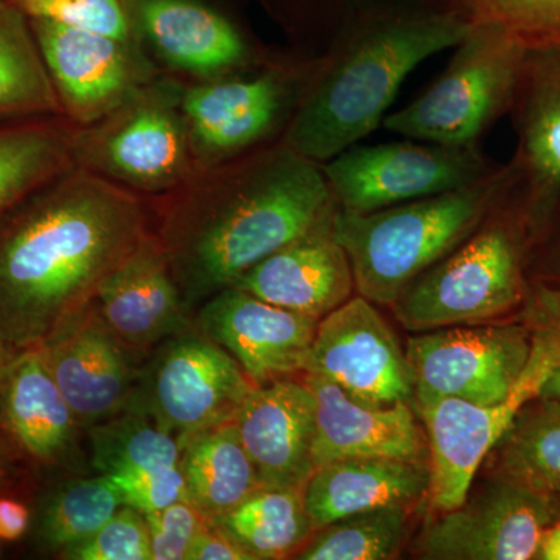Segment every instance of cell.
Here are the masks:
<instances>
[{"label":"cell","instance_id":"cell-12","mask_svg":"<svg viewBox=\"0 0 560 560\" xmlns=\"http://www.w3.org/2000/svg\"><path fill=\"white\" fill-rule=\"evenodd\" d=\"M501 164L478 145L433 142L352 145L320 164L338 209L368 213L470 186Z\"/></svg>","mask_w":560,"mask_h":560},{"label":"cell","instance_id":"cell-20","mask_svg":"<svg viewBox=\"0 0 560 560\" xmlns=\"http://www.w3.org/2000/svg\"><path fill=\"white\" fill-rule=\"evenodd\" d=\"M234 422L264 488L304 489L316 469V400L301 378L256 386Z\"/></svg>","mask_w":560,"mask_h":560},{"label":"cell","instance_id":"cell-32","mask_svg":"<svg viewBox=\"0 0 560 560\" xmlns=\"http://www.w3.org/2000/svg\"><path fill=\"white\" fill-rule=\"evenodd\" d=\"M91 464L98 475L142 474L179 467L178 438L149 416L124 411L86 430Z\"/></svg>","mask_w":560,"mask_h":560},{"label":"cell","instance_id":"cell-21","mask_svg":"<svg viewBox=\"0 0 560 560\" xmlns=\"http://www.w3.org/2000/svg\"><path fill=\"white\" fill-rule=\"evenodd\" d=\"M0 430L33 463L80 474V425L38 348L18 350L0 383Z\"/></svg>","mask_w":560,"mask_h":560},{"label":"cell","instance_id":"cell-33","mask_svg":"<svg viewBox=\"0 0 560 560\" xmlns=\"http://www.w3.org/2000/svg\"><path fill=\"white\" fill-rule=\"evenodd\" d=\"M411 510L400 506L360 512L315 530L293 559L386 560L399 555Z\"/></svg>","mask_w":560,"mask_h":560},{"label":"cell","instance_id":"cell-46","mask_svg":"<svg viewBox=\"0 0 560 560\" xmlns=\"http://www.w3.org/2000/svg\"><path fill=\"white\" fill-rule=\"evenodd\" d=\"M14 353H16V350L11 349L10 346L0 340V383H2L3 375H5L7 368H9Z\"/></svg>","mask_w":560,"mask_h":560},{"label":"cell","instance_id":"cell-5","mask_svg":"<svg viewBox=\"0 0 560 560\" xmlns=\"http://www.w3.org/2000/svg\"><path fill=\"white\" fill-rule=\"evenodd\" d=\"M534 245L514 184L466 242L405 289L394 315L410 331L528 318Z\"/></svg>","mask_w":560,"mask_h":560},{"label":"cell","instance_id":"cell-15","mask_svg":"<svg viewBox=\"0 0 560 560\" xmlns=\"http://www.w3.org/2000/svg\"><path fill=\"white\" fill-rule=\"evenodd\" d=\"M559 515L555 495L493 471L475 495L427 525L418 548L427 559L530 560L541 534Z\"/></svg>","mask_w":560,"mask_h":560},{"label":"cell","instance_id":"cell-43","mask_svg":"<svg viewBox=\"0 0 560 560\" xmlns=\"http://www.w3.org/2000/svg\"><path fill=\"white\" fill-rule=\"evenodd\" d=\"M536 560H560V515L547 526L540 537Z\"/></svg>","mask_w":560,"mask_h":560},{"label":"cell","instance_id":"cell-28","mask_svg":"<svg viewBox=\"0 0 560 560\" xmlns=\"http://www.w3.org/2000/svg\"><path fill=\"white\" fill-rule=\"evenodd\" d=\"M302 490L261 486L210 523L253 560L293 558L315 533Z\"/></svg>","mask_w":560,"mask_h":560},{"label":"cell","instance_id":"cell-13","mask_svg":"<svg viewBox=\"0 0 560 560\" xmlns=\"http://www.w3.org/2000/svg\"><path fill=\"white\" fill-rule=\"evenodd\" d=\"M530 350L529 318L423 331L407 345L416 407L442 399L501 404L522 377Z\"/></svg>","mask_w":560,"mask_h":560},{"label":"cell","instance_id":"cell-2","mask_svg":"<svg viewBox=\"0 0 560 560\" xmlns=\"http://www.w3.org/2000/svg\"><path fill=\"white\" fill-rule=\"evenodd\" d=\"M147 202L191 315L338 209L320 164L283 142L201 168Z\"/></svg>","mask_w":560,"mask_h":560},{"label":"cell","instance_id":"cell-39","mask_svg":"<svg viewBox=\"0 0 560 560\" xmlns=\"http://www.w3.org/2000/svg\"><path fill=\"white\" fill-rule=\"evenodd\" d=\"M106 478L119 489L125 506L135 508L140 514L162 511L186 500V486L179 467Z\"/></svg>","mask_w":560,"mask_h":560},{"label":"cell","instance_id":"cell-47","mask_svg":"<svg viewBox=\"0 0 560 560\" xmlns=\"http://www.w3.org/2000/svg\"><path fill=\"white\" fill-rule=\"evenodd\" d=\"M556 499H558L559 504H560V495H556Z\"/></svg>","mask_w":560,"mask_h":560},{"label":"cell","instance_id":"cell-14","mask_svg":"<svg viewBox=\"0 0 560 560\" xmlns=\"http://www.w3.org/2000/svg\"><path fill=\"white\" fill-rule=\"evenodd\" d=\"M61 116L84 127L127 102L161 75L131 38L49 20H31Z\"/></svg>","mask_w":560,"mask_h":560},{"label":"cell","instance_id":"cell-42","mask_svg":"<svg viewBox=\"0 0 560 560\" xmlns=\"http://www.w3.org/2000/svg\"><path fill=\"white\" fill-rule=\"evenodd\" d=\"M32 515L22 501L0 497V540L16 541L31 528Z\"/></svg>","mask_w":560,"mask_h":560},{"label":"cell","instance_id":"cell-41","mask_svg":"<svg viewBox=\"0 0 560 560\" xmlns=\"http://www.w3.org/2000/svg\"><path fill=\"white\" fill-rule=\"evenodd\" d=\"M186 560H253L226 534L208 522L191 541Z\"/></svg>","mask_w":560,"mask_h":560},{"label":"cell","instance_id":"cell-45","mask_svg":"<svg viewBox=\"0 0 560 560\" xmlns=\"http://www.w3.org/2000/svg\"><path fill=\"white\" fill-rule=\"evenodd\" d=\"M540 396L560 401V363L548 375L547 381L541 386Z\"/></svg>","mask_w":560,"mask_h":560},{"label":"cell","instance_id":"cell-8","mask_svg":"<svg viewBox=\"0 0 560 560\" xmlns=\"http://www.w3.org/2000/svg\"><path fill=\"white\" fill-rule=\"evenodd\" d=\"M444 72L383 127L442 145H478L514 101L526 49L495 25H471Z\"/></svg>","mask_w":560,"mask_h":560},{"label":"cell","instance_id":"cell-10","mask_svg":"<svg viewBox=\"0 0 560 560\" xmlns=\"http://www.w3.org/2000/svg\"><path fill=\"white\" fill-rule=\"evenodd\" d=\"M128 35L162 73L197 83L257 68L271 51L243 0H117Z\"/></svg>","mask_w":560,"mask_h":560},{"label":"cell","instance_id":"cell-30","mask_svg":"<svg viewBox=\"0 0 560 560\" xmlns=\"http://www.w3.org/2000/svg\"><path fill=\"white\" fill-rule=\"evenodd\" d=\"M493 471L548 495H560V401L523 405L497 442Z\"/></svg>","mask_w":560,"mask_h":560},{"label":"cell","instance_id":"cell-38","mask_svg":"<svg viewBox=\"0 0 560 560\" xmlns=\"http://www.w3.org/2000/svg\"><path fill=\"white\" fill-rule=\"evenodd\" d=\"M143 517L150 529L153 560L186 559L191 541L209 522L186 500Z\"/></svg>","mask_w":560,"mask_h":560},{"label":"cell","instance_id":"cell-35","mask_svg":"<svg viewBox=\"0 0 560 560\" xmlns=\"http://www.w3.org/2000/svg\"><path fill=\"white\" fill-rule=\"evenodd\" d=\"M272 21L293 39L298 50L311 47L312 40L327 44L342 22L357 11L394 0H260ZM326 44V46H327Z\"/></svg>","mask_w":560,"mask_h":560},{"label":"cell","instance_id":"cell-34","mask_svg":"<svg viewBox=\"0 0 560 560\" xmlns=\"http://www.w3.org/2000/svg\"><path fill=\"white\" fill-rule=\"evenodd\" d=\"M471 25H495L525 49H560V0H441Z\"/></svg>","mask_w":560,"mask_h":560},{"label":"cell","instance_id":"cell-1","mask_svg":"<svg viewBox=\"0 0 560 560\" xmlns=\"http://www.w3.org/2000/svg\"><path fill=\"white\" fill-rule=\"evenodd\" d=\"M151 231L149 202L70 165L0 217V340L38 346Z\"/></svg>","mask_w":560,"mask_h":560},{"label":"cell","instance_id":"cell-44","mask_svg":"<svg viewBox=\"0 0 560 560\" xmlns=\"http://www.w3.org/2000/svg\"><path fill=\"white\" fill-rule=\"evenodd\" d=\"M18 452L7 434L0 430V492L7 488L13 474V453Z\"/></svg>","mask_w":560,"mask_h":560},{"label":"cell","instance_id":"cell-16","mask_svg":"<svg viewBox=\"0 0 560 560\" xmlns=\"http://www.w3.org/2000/svg\"><path fill=\"white\" fill-rule=\"evenodd\" d=\"M304 372L326 378L370 407L415 400L407 350L382 313L360 294L319 320Z\"/></svg>","mask_w":560,"mask_h":560},{"label":"cell","instance_id":"cell-40","mask_svg":"<svg viewBox=\"0 0 560 560\" xmlns=\"http://www.w3.org/2000/svg\"><path fill=\"white\" fill-rule=\"evenodd\" d=\"M529 276L541 301L560 318V212L534 245Z\"/></svg>","mask_w":560,"mask_h":560},{"label":"cell","instance_id":"cell-25","mask_svg":"<svg viewBox=\"0 0 560 560\" xmlns=\"http://www.w3.org/2000/svg\"><path fill=\"white\" fill-rule=\"evenodd\" d=\"M429 460L353 458L313 471L305 482V510L318 530L360 512L400 506L412 510L429 499Z\"/></svg>","mask_w":560,"mask_h":560},{"label":"cell","instance_id":"cell-9","mask_svg":"<svg viewBox=\"0 0 560 560\" xmlns=\"http://www.w3.org/2000/svg\"><path fill=\"white\" fill-rule=\"evenodd\" d=\"M528 364L506 400L475 405L442 399L418 408L429 442L431 471L429 504L441 514L460 506L469 495L475 475L490 455L515 415L534 397L560 363V318L537 311Z\"/></svg>","mask_w":560,"mask_h":560},{"label":"cell","instance_id":"cell-7","mask_svg":"<svg viewBox=\"0 0 560 560\" xmlns=\"http://www.w3.org/2000/svg\"><path fill=\"white\" fill-rule=\"evenodd\" d=\"M316 57L275 54L257 68L186 83L184 113L195 167H215L282 142Z\"/></svg>","mask_w":560,"mask_h":560},{"label":"cell","instance_id":"cell-36","mask_svg":"<svg viewBox=\"0 0 560 560\" xmlns=\"http://www.w3.org/2000/svg\"><path fill=\"white\" fill-rule=\"evenodd\" d=\"M70 560H153L145 517L131 506H121L97 533L62 552Z\"/></svg>","mask_w":560,"mask_h":560},{"label":"cell","instance_id":"cell-26","mask_svg":"<svg viewBox=\"0 0 560 560\" xmlns=\"http://www.w3.org/2000/svg\"><path fill=\"white\" fill-rule=\"evenodd\" d=\"M186 500L209 522L261 488L234 420L180 438Z\"/></svg>","mask_w":560,"mask_h":560},{"label":"cell","instance_id":"cell-11","mask_svg":"<svg viewBox=\"0 0 560 560\" xmlns=\"http://www.w3.org/2000/svg\"><path fill=\"white\" fill-rule=\"evenodd\" d=\"M127 411L149 416L180 438L235 420L256 388L230 352L197 326L151 350Z\"/></svg>","mask_w":560,"mask_h":560},{"label":"cell","instance_id":"cell-31","mask_svg":"<svg viewBox=\"0 0 560 560\" xmlns=\"http://www.w3.org/2000/svg\"><path fill=\"white\" fill-rule=\"evenodd\" d=\"M124 506L119 489L103 475L66 478L38 504L35 537L43 550L62 552L83 544Z\"/></svg>","mask_w":560,"mask_h":560},{"label":"cell","instance_id":"cell-19","mask_svg":"<svg viewBox=\"0 0 560 560\" xmlns=\"http://www.w3.org/2000/svg\"><path fill=\"white\" fill-rule=\"evenodd\" d=\"M194 320L206 337L234 357L257 386L304 372L319 323L237 287L202 302Z\"/></svg>","mask_w":560,"mask_h":560},{"label":"cell","instance_id":"cell-27","mask_svg":"<svg viewBox=\"0 0 560 560\" xmlns=\"http://www.w3.org/2000/svg\"><path fill=\"white\" fill-rule=\"evenodd\" d=\"M72 135L62 116L0 124V217L73 165Z\"/></svg>","mask_w":560,"mask_h":560},{"label":"cell","instance_id":"cell-6","mask_svg":"<svg viewBox=\"0 0 560 560\" xmlns=\"http://www.w3.org/2000/svg\"><path fill=\"white\" fill-rule=\"evenodd\" d=\"M184 90L186 81L161 73L102 119L73 127L72 164L145 200L178 189L197 172Z\"/></svg>","mask_w":560,"mask_h":560},{"label":"cell","instance_id":"cell-37","mask_svg":"<svg viewBox=\"0 0 560 560\" xmlns=\"http://www.w3.org/2000/svg\"><path fill=\"white\" fill-rule=\"evenodd\" d=\"M28 20H49L73 27L130 38L117 0H9Z\"/></svg>","mask_w":560,"mask_h":560},{"label":"cell","instance_id":"cell-29","mask_svg":"<svg viewBox=\"0 0 560 560\" xmlns=\"http://www.w3.org/2000/svg\"><path fill=\"white\" fill-rule=\"evenodd\" d=\"M61 116L31 20L0 0V124Z\"/></svg>","mask_w":560,"mask_h":560},{"label":"cell","instance_id":"cell-3","mask_svg":"<svg viewBox=\"0 0 560 560\" xmlns=\"http://www.w3.org/2000/svg\"><path fill=\"white\" fill-rule=\"evenodd\" d=\"M471 24L441 0H394L357 11L323 54L282 142L324 164L385 120L420 62L453 49Z\"/></svg>","mask_w":560,"mask_h":560},{"label":"cell","instance_id":"cell-24","mask_svg":"<svg viewBox=\"0 0 560 560\" xmlns=\"http://www.w3.org/2000/svg\"><path fill=\"white\" fill-rule=\"evenodd\" d=\"M316 400L315 467L353 458L429 460L425 430L410 404L370 407L319 375L302 372Z\"/></svg>","mask_w":560,"mask_h":560},{"label":"cell","instance_id":"cell-17","mask_svg":"<svg viewBox=\"0 0 560 560\" xmlns=\"http://www.w3.org/2000/svg\"><path fill=\"white\" fill-rule=\"evenodd\" d=\"M35 348L84 431L127 411L147 357L119 340L95 301Z\"/></svg>","mask_w":560,"mask_h":560},{"label":"cell","instance_id":"cell-4","mask_svg":"<svg viewBox=\"0 0 560 560\" xmlns=\"http://www.w3.org/2000/svg\"><path fill=\"white\" fill-rule=\"evenodd\" d=\"M510 162L470 186L368 213L337 209L334 234L355 291L390 305L422 272L467 241L515 184Z\"/></svg>","mask_w":560,"mask_h":560},{"label":"cell","instance_id":"cell-23","mask_svg":"<svg viewBox=\"0 0 560 560\" xmlns=\"http://www.w3.org/2000/svg\"><path fill=\"white\" fill-rule=\"evenodd\" d=\"M95 304L119 340L143 355L194 326V316L153 231L105 280Z\"/></svg>","mask_w":560,"mask_h":560},{"label":"cell","instance_id":"cell-18","mask_svg":"<svg viewBox=\"0 0 560 560\" xmlns=\"http://www.w3.org/2000/svg\"><path fill=\"white\" fill-rule=\"evenodd\" d=\"M508 116L517 135L515 191L537 243L560 212V49H526Z\"/></svg>","mask_w":560,"mask_h":560},{"label":"cell","instance_id":"cell-22","mask_svg":"<svg viewBox=\"0 0 560 560\" xmlns=\"http://www.w3.org/2000/svg\"><path fill=\"white\" fill-rule=\"evenodd\" d=\"M334 217L259 261L234 287L316 320L337 311L353 296L355 280Z\"/></svg>","mask_w":560,"mask_h":560}]
</instances>
